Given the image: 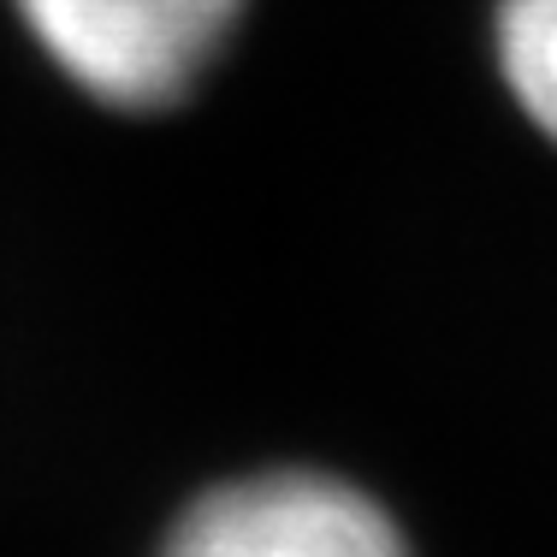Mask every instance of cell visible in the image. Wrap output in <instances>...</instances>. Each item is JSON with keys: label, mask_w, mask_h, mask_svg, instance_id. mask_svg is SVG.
<instances>
[{"label": "cell", "mask_w": 557, "mask_h": 557, "mask_svg": "<svg viewBox=\"0 0 557 557\" xmlns=\"http://www.w3.org/2000/svg\"><path fill=\"white\" fill-rule=\"evenodd\" d=\"M493 54L516 113L557 143V0H498Z\"/></svg>", "instance_id": "3"}, {"label": "cell", "mask_w": 557, "mask_h": 557, "mask_svg": "<svg viewBox=\"0 0 557 557\" xmlns=\"http://www.w3.org/2000/svg\"><path fill=\"white\" fill-rule=\"evenodd\" d=\"M42 60L119 113L166 108L214 65L244 0H12Z\"/></svg>", "instance_id": "1"}, {"label": "cell", "mask_w": 557, "mask_h": 557, "mask_svg": "<svg viewBox=\"0 0 557 557\" xmlns=\"http://www.w3.org/2000/svg\"><path fill=\"white\" fill-rule=\"evenodd\" d=\"M161 557H409V546L362 486L268 469L196 498Z\"/></svg>", "instance_id": "2"}]
</instances>
